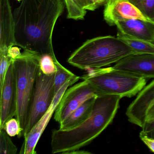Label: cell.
<instances>
[{
    "label": "cell",
    "mask_w": 154,
    "mask_h": 154,
    "mask_svg": "<svg viewBox=\"0 0 154 154\" xmlns=\"http://www.w3.org/2000/svg\"><path fill=\"white\" fill-rule=\"evenodd\" d=\"M64 8L62 0H22L13 11L16 46L41 55L48 54L57 60L52 37Z\"/></svg>",
    "instance_id": "6da1fadb"
},
{
    "label": "cell",
    "mask_w": 154,
    "mask_h": 154,
    "mask_svg": "<svg viewBox=\"0 0 154 154\" xmlns=\"http://www.w3.org/2000/svg\"><path fill=\"white\" fill-rule=\"evenodd\" d=\"M121 97L117 95L98 96L90 118L77 128L54 129L51 135L53 154H68L89 145L111 124L119 108Z\"/></svg>",
    "instance_id": "7a4b0ae2"
},
{
    "label": "cell",
    "mask_w": 154,
    "mask_h": 154,
    "mask_svg": "<svg viewBox=\"0 0 154 154\" xmlns=\"http://www.w3.org/2000/svg\"><path fill=\"white\" fill-rule=\"evenodd\" d=\"M135 54L131 48L118 38L103 36L86 40L70 55L67 62L74 67L86 70L116 63Z\"/></svg>",
    "instance_id": "3957f363"
},
{
    "label": "cell",
    "mask_w": 154,
    "mask_h": 154,
    "mask_svg": "<svg viewBox=\"0 0 154 154\" xmlns=\"http://www.w3.org/2000/svg\"><path fill=\"white\" fill-rule=\"evenodd\" d=\"M41 56L35 51L23 50L21 54L12 61L17 91L16 118L23 132L26 126Z\"/></svg>",
    "instance_id": "277c9868"
},
{
    "label": "cell",
    "mask_w": 154,
    "mask_h": 154,
    "mask_svg": "<svg viewBox=\"0 0 154 154\" xmlns=\"http://www.w3.org/2000/svg\"><path fill=\"white\" fill-rule=\"evenodd\" d=\"M89 82L98 96L117 95L121 98L137 95L146 86L145 78L110 67L92 69L81 77Z\"/></svg>",
    "instance_id": "5b68a950"
},
{
    "label": "cell",
    "mask_w": 154,
    "mask_h": 154,
    "mask_svg": "<svg viewBox=\"0 0 154 154\" xmlns=\"http://www.w3.org/2000/svg\"><path fill=\"white\" fill-rule=\"evenodd\" d=\"M55 74H45L39 67L35 82L26 126L23 132L24 137L45 114L53 103L56 95Z\"/></svg>",
    "instance_id": "8992f818"
},
{
    "label": "cell",
    "mask_w": 154,
    "mask_h": 154,
    "mask_svg": "<svg viewBox=\"0 0 154 154\" xmlns=\"http://www.w3.org/2000/svg\"><path fill=\"white\" fill-rule=\"evenodd\" d=\"M97 97L94 88L85 80L72 85L64 93L56 109L55 120L60 124L85 102Z\"/></svg>",
    "instance_id": "52a82bcc"
},
{
    "label": "cell",
    "mask_w": 154,
    "mask_h": 154,
    "mask_svg": "<svg viewBox=\"0 0 154 154\" xmlns=\"http://www.w3.org/2000/svg\"><path fill=\"white\" fill-rule=\"evenodd\" d=\"M81 77L75 75L69 79L58 91L54 98L49 109L41 119L34 126L30 132L24 137V141L20 149V154H36L37 144L51 119L64 93L69 88L78 82Z\"/></svg>",
    "instance_id": "ba28073f"
},
{
    "label": "cell",
    "mask_w": 154,
    "mask_h": 154,
    "mask_svg": "<svg viewBox=\"0 0 154 154\" xmlns=\"http://www.w3.org/2000/svg\"><path fill=\"white\" fill-rule=\"evenodd\" d=\"M1 93L0 130L3 129L8 120L16 116L17 91L12 62L7 70Z\"/></svg>",
    "instance_id": "9c48e42d"
},
{
    "label": "cell",
    "mask_w": 154,
    "mask_h": 154,
    "mask_svg": "<svg viewBox=\"0 0 154 154\" xmlns=\"http://www.w3.org/2000/svg\"><path fill=\"white\" fill-rule=\"evenodd\" d=\"M112 67L137 77L154 78V54H132L121 59Z\"/></svg>",
    "instance_id": "30bf717a"
},
{
    "label": "cell",
    "mask_w": 154,
    "mask_h": 154,
    "mask_svg": "<svg viewBox=\"0 0 154 154\" xmlns=\"http://www.w3.org/2000/svg\"><path fill=\"white\" fill-rule=\"evenodd\" d=\"M154 104V80L137 94L127 108L126 115L130 122L142 128L149 109Z\"/></svg>",
    "instance_id": "8fae6325"
},
{
    "label": "cell",
    "mask_w": 154,
    "mask_h": 154,
    "mask_svg": "<svg viewBox=\"0 0 154 154\" xmlns=\"http://www.w3.org/2000/svg\"><path fill=\"white\" fill-rule=\"evenodd\" d=\"M103 18L110 26L117 22L131 19L149 20L128 0H110L104 6Z\"/></svg>",
    "instance_id": "7c38bea8"
},
{
    "label": "cell",
    "mask_w": 154,
    "mask_h": 154,
    "mask_svg": "<svg viewBox=\"0 0 154 154\" xmlns=\"http://www.w3.org/2000/svg\"><path fill=\"white\" fill-rule=\"evenodd\" d=\"M15 23L10 0H0V48L16 46Z\"/></svg>",
    "instance_id": "4fadbf2b"
},
{
    "label": "cell",
    "mask_w": 154,
    "mask_h": 154,
    "mask_svg": "<svg viewBox=\"0 0 154 154\" xmlns=\"http://www.w3.org/2000/svg\"><path fill=\"white\" fill-rule=\"evenodd\" d=\"M119 32L137 39L154 43V22L131 19L117 22Z\"/></svg>",
    "instance_id": "5bb4252c"
},
{
    "label": "cell",
    "mask_w": 154,
    "mask_h": 154,
    "mask_svg": "<svg viewBox=\"0 0 154 154\" xmlns=\"http://www.w3.org/2000/svg\"><path fill=\"white\" fill-rule=\"evenodd\" d=\"M96 97L87 100L60 123L59 129L64 130L77 128L91 115Z\"/></svg>",
    "instance_id": "9a60e30c"
},
{
    "label": "cell",
    "mask_w": 154,
    "mask_h": 154,
    "mask_svg": "<svg viewBox=\"0 0 154 154\" xmlns=\"http://www.w3.org/2000/svg\"><path fill=\"white\" fill-rule=\"evenodd\" d=\"M117 37L131 48L137 54H154V43L124 35L118 32Z\"/></svg>",
    "instance_id": "2e32d148"
},
{
    "label": "cell",
    "mask_w": 154,
    "mask_h": 154,
    "mask_svg": "<svg viewBox=\"0 0 154 154\" xmlns=\"http://www.w3.org/2000/svg\"><path fill=\"white\" fill-rule=\"evenodd\" d=\"M67 10V18L82 20L87 13L86 0H64Z\"/></svg>",
    "instance_id": "e0dca14e"
},
{
    "label": "cell",
    "mask_w": 154,
    "mask_h": 154,
    "mask_svg": "<svg viewBox=\"0 0 154 154\" xmlns=\"http://www.w3.org/2000/svg\"><path fill=\"white\" fill-rule=\"evenodd\" d=\"M55 63L57 66L54 79V91L56 94L67 81L76 75L63 66L58 61Z\"/></svg>",
    "instance_id": "ac0fdd59"
},
{
    "label": "cell",
    "mask_w": 154,
    "mask_h": 154,
    "mask_svg": "<svg viewBox=\"0 0 154 154\" xmlns=\"http://www.w3.org/2000/svg\"><path fill=\"white\" fill-rule=\"evenodd\" d=\"M149 20L154 22V0H128Z\"/></svg>",
    "instance_id": "d6986e66"
},
{
    "label": "cell",
    "mask_w": 154,
    "mask_h": 154,
    "mask_svg": "<svg viewBox=\"0 0 154 154\" xmlns=\"http://www.w3.org/2000/svg\"><path fill=\"white\" fill-rule=\"evenodd\" d=\"M17 148L5 130H0V154H16Z\"/></svg>",
    "instance_id": "ffe728a7"
},
{
    "label": "cell",
    "mask_w": 154,
    "mask_h": 154,
    "mask_svg": "<svg viewBox=\"0 0 154 154\" xmlns=\"http://www.w3.org/2000/svg\"><path fill=\"white\" fill-rule=\"evenodd\" d=\"M57 61L55 60L53 57L48 54L41 55L39 59V68L45 74H55L57 72V66L55 62Z\"/></svg>",
    "instance_id": "44dd1931"
},
{
    "label": "cell",
    "mask_w": 154,
    "mask_h": 154,
    "mask_svg": "<svg viewBox=\"0 0 154 154\" xmlns=\"http://www.w3.org/2000/svg\"><path fill=\"white\" fill-rule=\"evenodd\" d=\"M8 50L7 48H0V90L2 88L7 70L13 61L9 56Z\"/></svg>",
    "instance_id": "7402d4cb"
},
{
    "label": "cell",
    "mask_w": 154,
    "mask_h": 154,
    "mask_svg": "<svg viewBox=\"0 0 154 154\" xmlns=\"http://www.w3.org/2000/svg\"><path fill=\"white\" fill-rule=\"evenodd\" d=\"M3 129L11 137L18 136L20 137L23 136V130L17 118H11L8 120L4 125Z\"/></svg>",
    "instance_id": "603a6c76"
},
{
    "label": "cell",
    "mask_w": 154,
    "mask_h": 154,
    "mask_svg": "<svg viewBox=\"0 0 154 154\" xmlns=\"http://www.w3.org/2000/svg\"><path fill=\"white\" fill-rule=\"evenodd\" d=\"M139 137L143 143L152 152L154 153V138L148 137L142 131L140 133Z\"/></svg>",
    "instance_id": "cb8c5ba5"
},
{
    "label": "cell",
    "mask_w": 154,
    "mask_h": 154,
    "mask_svg": "<svg viewBox=\"0 0 154 154\" xmlns=\"http://www.w3.org/2000/svg\"><path fill=\"white\" fill-rule=\"evenodd\" d=\"M18 47V46H14L8 48V53L9 56L11 57L12 60L19 56L21 54L20 49Z\"/></svg>",
    "instance_id": "d4e9b609"
},
{
    "label": "cell",
    "mask_w": 154,
    "mask_h": 154,
    "mask_svg": "<svg viewBox=\"0 0 154 154\" xmlns=\"http://www.w3.org/2000/svg\"><path fill=\"white\" fill-rule=\"evenodd\" d=\"M110 0H92L90 11H94L102 6H105Z\"/></svg>",
    "instance_id": "484cf974"
},
{
    "label": "cell",
    "mask_w": 154,
    "mask_h": 154,
    "mask_svg": "<svg viewBox=\"0 0 154 154\" xmlns=\"http://www.w3.org/2000/svg\"><path fill=\"white\" fill-rule=\"evenodd\" d=\"M142 131L146 133L149 132L154 129V120L146 122L142 128Z\"/></svg>",
    "instance_id": "4316f807"
},
{
    "label": "cell",
    "mask_w": 154,
    "mask_h": 154,
    "mask_svg": "<svg viewBox=\"0 0 154 154\" xmlns=\"http://www.w3.org/2000/svg\"><path fill=\"white\" fill-rule=\"evenodd\" d=\"M154 120V104L149 109L146 116V122Z\"/></svg>",
    "instance_id": "83f0119b"
},
{
    "label": "cell",
    "mask_w": 154,
    "mask_h": 154,
    "mask_svg": "<svg viewBox=\"0 0 154 154\" xmlns=\"http://www.w3.org/2000/svg\"><path fill=\"white\" fill-rule=\"evenodd\" d=\"M68 154H91V153L89 151H85V150H81L80 149L74 150V151L70 152Z\"/></svg>",
    "instance_id": "f1b7e54d"
},
{
    "label": "cell",
    "mask_w": 154,
    "mask_h": 154,
    "mask_svg": "<svg viewBox=\"0 0 154 154\" xmlns=\"http://www.w3.org/2000/svg\"><path fill=\"white\" fill-rule=\"evenodd\" d=\"M87 3V7H86V10L90 11L91 6L92 4V0H86Z\"/></svg>",
    "instance_id": "f546056e"
},
{
    "label": "cell",
    "mask_w": 154,
    "mask_h": 154,
    "mask_svg": "<svg viewBox=\"0 0 154 154\" xmlns=\"http://www.w3.org/2000/svg\"><path fill=\"white\" fill-rule=\"evenodd\" d=\"M144 133H145L146 135L148 136V137L154 138V129L152 130V131H149V132H147V133H145V132H144Z\"/></svg>",
    "instance_id": "4dcf8cb0"
},
{
    "label": "cell",
    "mask_w": 154,
    "mask_h": 154,
    "mask_svg": "<svg viewBox=\"0 0 154 154\" xmlns=\"http://www.w3.org/2000/svg\"><path fill=\"white\" fill-rule=\"evenodd\" d=\"M17 1H18L20 2V1H22V0H17Z\"/></svg>",
    "instance_id": "1f68e13d"
}]
</instances>
